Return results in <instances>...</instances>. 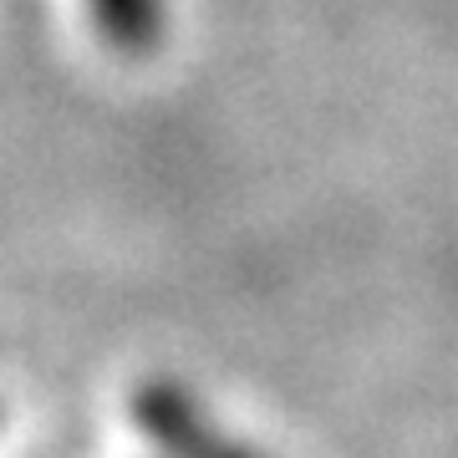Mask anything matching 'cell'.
<instances>
[{
  "mask_svg": "<svg viewBox=\"0 0 458 458\" xmlns=\"http://www.w3.org/2000/svg\"><path fill=\"white\" fill-rule=\"evenodd\" d=\"M132 418L158 458H260L250 443L229 438L179 382H143L132 397Z\"/></svg>",
  "mask_w": 458,
  "mask_h": 458,
  "instance_id": "cell-1",
  "label": "cell"
},
{
  "mask_svg": "<svg viewBox=\"0 0 458 458\" xmlns=\"http://www.w3.org/2000/svg\"><path fill=\"white\" fill-rule=\"evenodd\" d=\"M92 26L117 51H148L164 36V0H87Z\"/></svg>",
  "mask_w": 458,
  "mask_h": 458,
  "instance_id": "cell-2",
  "label": "cell"
}]
</instances>
